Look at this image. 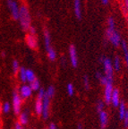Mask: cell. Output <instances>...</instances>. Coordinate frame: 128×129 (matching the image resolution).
Segmentation results:
<instances>
[{
  "label": "cell",
  "mask_w": 128,
  "mask_h": 129,
  "mask_svg": "<svg viewBox=\"0 0 128 129\" xmlns=\"http://www.w3.org/2000/svg\"><path fill=\"white\" fill-rule=\"evenodd\" d=\"M105 39L115 48H119L121 46L123 40L120 32L116 28V20L113 16H109L107 20V28L105 30Z\"/></svg>",
  "instance_id": "6da1fadb"
},
{
  "label": "cell",
  "mask_w": 128,
  "mask_h": 129,
  "mask_svg": "<svg viewBox=\"0 0 128 129\" xmlns=\"http://www.w3.org/2000/svg\"><path fill=\"white\" fill-rule=\"evenodd\" d=\"M18 21L22 30L28 32L30 27L31 26V16H30L29 8L25 5H22L20 6V14H19Z\"/></svg>",
  "instance_id": "7a4b0ae2"
},
{
  "label": "cell",
  "mask_w": 128,
  "mask_h": 129,
  "mask_svg": "<svg viewBox=\"0 0 128 129\" xmlns=\"http://www.w3.org/2000/svg\"><path fill=\"white\" fill-rule=\"evenodd\" d=\"M100 62L102 63L103 69H104V75L108 77L109 81L114 82V67H113V62L109 57L102 56L100 57Z\"/></svg>",
  "instance_id": "3957f363"
},
{
  "label": "cell",
  "mask_w": 128,
  "mask_h": 129,
  "mask_svg": "<svg viewBox=\"0 0 128 129\" xmlns=\"http://www.w3.org/2000/svg\"><path fill=\"white\" fill-rule=\"evenodd\" d=\"M7 7L10 11L13 19L15 21H18L19 14H20V6L18 5V3L16 2V0H8Z\"/></svg>",
  "instance_id": "277c9868"
},
{
  "label": "cell",
  "mask_w": 128,
  "mask_h": 129,
  "mask_svg": "<svg viewBox=\"0 0 128 129\" xmlns=\"http://www.w3.org/2000/svg\"><path fill=\"white\" fill-rule=\"evenodd\" d=\"M69 57H70V62L73 67H78V55H77V50L74 45L71 44L69 46Z\"/></svg>",
  "instance_id": "5b68a950"
},
{
  "label": "cell",
  "mask_w": 128,
  "mask_h": 129,
  "mask_svg": "<svg viewBox=\"0 0 128 129\" xmlns=\"http://www.w3.org/2000/svg\"><path fill=\"white\" fill-rule=\"evenodd\" d=\"M13 107L15 114H19L22 107V97L17 91H14L13 96Z\"/></svg>",
  "instance_id": "8992f818"
},
{
  "label": "cell",
  "mask_w": 128,
  "mask_h": 129,
  "mask_svg": "<svg viewBox=\"0 0 128 129\" xmlns=\"http://www.w3.org/2000/svg\"><path fill=\"white\" fill-rule=\"evenodd\" d=\"M104 88V100L105 102L107 104L111 103V96H112L113 90H114V86H113L112 82H109L105 85Z\"/></svg>",
  "instance_id": "52a82bcc"
},
{
  "label": "cell",
  "mask_w": 128,
  "mask_h": 129,
  "mask_svg": "<svg viewBox=\"0 0 128 129\" xmlns=\"http://www.w3.org/2000/svg\"><path fill=\"white\" fill-rule=\"evenodd\" d=\"M25 42L28 45V47L31 49H37L38 48V39H37L36 35H31L30 33L25 36Z\"/></svg>",
  "instance_id": "ba28073f"
},
{
  "label": "cell",
  "mask_w": 128,
  "mask_h": 129,
  "mask_svg": "<svg viewBox=\"0 0 128 129\" xmlns=\"http://www.w3.org/2000/svg\"><path fill=\"white\" fill-rule=\"evenodd\" d=\"M49 108H50V98L45 93L43 98V109H42V117L44 119H47L49 115Z\"/></svg>",
  "instance_id": "9c48e42d"
},
{
  "label": "cell",
  "mask_w": 128,
  "mask_h": 129,
  "mask_svg": "<svg viewBox=\"0 0 128 129\" xmlns=\"http://www.w3.org/2000/svg\"><path fill=\"white\" fill-rule=\"evenodd\" d=\"M99 117H100V123L101 129H105L108 123V113L103 109L102 111L99 112Z\"/></svg>",
  "instance_id": "30bf717a"
},
{
  "label": "cell",
  "mask_w": 128,
  "mask_h": 129,
  "mask_svg": "<svg viewBox=\"0 0 128 129\" xmlns=\"http://www.w3.org/2000/svg\"><path fill=\"white\" fill-rule=\"evenodd\" d=\"M111 104L116 108H117L120 104V92L118 89L114 88L113 90L112 96H111Z\"/></svg>",
  "instance_id": "8fae6325"
},
{
  "label": "cell",
  "mask_w": 128,
  "mask_h": 129,
  "mask_svg": "<svg viewBox=\"0 0 128 129\" xmlns=\"http://www.w3.org/2000/svg\"><path fill=\"white\" fill-rule=\"evenodd\" d=\"M74 13L78 20L82 19V4L81 0H74Z\"/></svg>",
  "instance_id": "7c38bea8"
},
{
  "label": "cell",
  "mask_w": 128,
  "mask_h": 129,
  "mask_svg": "<svg viewBox=\"0 0 128 129\" xmlns=\"http://www.w3.org/2000/svg\"><path fill=\"white\" fill-rule=\"evenodd\" d=\"M32 90L30 88V85H22L20 88V91H19V94L21 95L22 99H27L28 97H30L31 95Z\"/></svg>",
  "instance_id": "4fadbf2b"
},
{
  "label": "cell",
  "mask_w": 128,
  "mask_h": 129,
  "mask_svg": "<svg viewBox=\"0 0 128 129\" xmlns=\"http://www.w3.org/2000/svg\"><path fill=\"white\" fill-rule=\"evenodd\" d=\"M120 47H121V49H122L123 56H124V64H125V67H127V69H128V44L124 40H123Z\"/></svg>",
  "instance_id": "5bb4252c"
},
{
  "label": "cell",
  "mask_w": 128,
  "mask_h": 129,
  "mask_svg": "<svg viewBox=\"0 0 128 129\" xmlns=\"http://www.w3.org/2000/svg\"><path fill=\"white\" fill-rule=\"evenodd\" d=\"M43 36H44V44L46 49L51 48V35H50V32L48 29H45L44 33H43Z\"/></svg>",
  "instance_id": "9a60e30c"
},
{
  "label": "cell",
  "mask_w": 128,
  "mask_h": 129,
  "mask_svg": "<svg viewBox=\"0 0 128 129\" xmlns=\"http://www.w3.org/2000/svg\"><path fill=\"white\" fill-rule=\"evenodd\" d=\"M42 109H43V98L38 96L35 102V111L38 115H42Z\"/></svg>",
  "instance_id": "2e32d148"
},
{
  "label": "cell",
  "mask_w": 128,
  "mask_h": 129,
  "mask_svg": "<svg viewBox=\"0 0 128 129\" xmlns=\"http://www.w3.org/2000/svg\"><path fill=\"white\" fill-rule=\"evenodd\" d=\"M113 67H114V70L116 72H118V71H120L121 67H122V61H121L120 56H116L113 59Z\"/></svg>",
  "instance_id": "e0dca14e"
},
{
  "label": "cell",
  "mask_w": 128,
  "mask_h": 129,
  "mask_svg": "<svg viewBox=\"0 0 128 129\" xmlns=\"http://www.w3.org/2000/svg\"><path fill=\"white\" fill-rule=\"evenodd\" d=\"M118 108H119V109H118V113H119V118H120V120H123L124 115H125L126 111H127L125 103L123 102V101H121L120 104H119V106H118Z\"/></svg>",
  "instance_id": "ac0fdd59"
},
{
  "label": "cell",
  "mask_w": 128,
  "mask_h": 129,
  "mask_svg": "<svg viewBox=\"0 0 128 129\" xmlns=\"http://www.w3.org/2000/svg\"><path fill=\"white\" fill-rule=\"evenodd\" d=\"M121 10L128 19V0H121Z\"/></svg>",
  "instance_id": "d6986e66"
},
{
  "label": "cell",
  "mask_w": 128,
  "mask_h": 129,
  "mask_svg": "<svg viewBox=\"0 0 128 129\" xmlns=\"http://www.w3.org/2000/svg\"><path fill=\"white\" fill-rule=\"evenodd\" d=\"M26 70H27V69H25L24 67H21L20 70H19V72H18L19 78H20V80L22 81V83H25V82H27Z\"/></svg>",
  "instance_id": "ffe728a7"
},
{
  "label": "cell",
  "mask_w": 128,
  "mask_h": 129,
  "mask_svg": "<svg viewBox=\"0 0 128 129\" xmlns=\"http://www.w3.org/2000/svg\"><path fill=\"white\" fill-rule=\"evenodd\" d=\"M47 54H48V57L49 60L51 61H54L56 60V50H55L54 48L51 47L50 48H48V49H47Z\"/></svg>",
  "instance_id": "44dd1931"
},
{
  "label": "cell",
  "mask_w": 128,
  "mask_h": 129,
  "mask_svg": "<svg viewBox=\"0 0 128 129\" xmlns=\"http://www.w3.org/2000/svg\"><path fill=\"white\" fill-rule=\"evenodd\" d=\"M26 75H27V82H29V83H30V82L34 81L35 79H37L34 72L32 70H30V69H27Z\"/></svg>",
  "instance_id": "7402d4cb"
},
{
  "label": "cell",
  "mask_w": 128,
  "mask_h": 129,
  "mask_svg": "<svg viewBox=\"0 0 128 129\" xmlns=\"http://www.w3.org/2000/svg\"><path fill=\"white\" fill-rule=\"evenodd\" d=\"M30 86L31 88L32 91H38L40 89V82H39L37 79H35L34 81L30 82Z\"/></svg>",
  "instance_id": "603a6c76"
},
{
  "label": "cell",
  "mask_w": 128,
  "mask_h": 129,
  "mask_svg": "<svg viewBox=\"0 0 128 129\" xmlns=\"http://www.w3.org/2000/svg\"><path fill=\"white\" fill-rule=\"evenodd\" d=\"M27 122H28V116H27V114L26 113H22L19 116V123L21 125H26Z\"/></svg>",
  "instance_id": "cb8c5ba5"
},
{
  "label": "cell",
  "mask_w": 128,
  "mask_h": 129,
  "mask_svg": "<svg viewBox=\"0 0 128 129\" xmlns=\"http://www.w3.org/2000/svg\"><path fill=\"white\" fill-rule=\"evenodd\" d=\"M12 68H13V72L14 73V74H17V73L19 72V70H20L21 67L20 64H19V62L17 60H14L12 63Z\"/></svg>",
  "instance_id": "d4e9b609"
},
{
  "label": "cell",
  "mask_w": 128,
  "mask_h": 129,
  "mask_svg": "<svg viewBox=\"0 0 128 129\" xmlns=\"http://www.w3.org/2000/svg\"><path fill=\"white\" fill-rule=\"evenodd\" d=\"M46 94L48 95L49 98H52L53 96L55 95V88L53 86H49L48 88V90H47L46 91Z\"/></svg>",
  "instance_id": "484cf974"
},
{
  "label": "cell",
  "mask_w": 128,
  "mask_h": 129,
  "mask_svg": "<svg viewBox=\"0 0 128 129\" xmlns=\"http://www.w3.org/2000/svg\"><path fill=\"white\" fill-rule=\"evenodd\" d=\"M67 92L68 94L70 95V96H72V95H74V85L72 84V83H68L67 84Z\"/></svg>",
  "instance_id": "4316f807"
},
{
  "label": "cell",
  "mask_w": 128,
  "mask_h": 129,
  "mask_svg": "<svg viewBox=\"0 0 128 129\" xmlns=\"http://www.w3.org/2000/svg\"><path fill=\"white\" fill-rule=\"evenodd\" d=\"M2 109H3V111H4L5 113H8L9 111H10V109H11V106H10V104L8 102H6L4 105H3V108H2Z\"/></svg>",
  "instance_id": "83f0119b"
},
{
  "label": "cell",
  "mask_w": 128,
  "mask_h": 129,
  "mask_svg": "<svg viewBox=\"0 0 128 129\" xmlns=\"http://www.w3.org/2000/svg\"><path fill=\"white\" fill-rule=\"evenodd\" d=\"M103 109H104V103L100 101L97 103V110H98V112H100V111H102Z\"/></svg>",
  "instance_id": "f1b7e54d"
},
{
  "label": "cell",
  "mask_w": 128,
  "mask_h": 129,
  "mask_svg": "<svg viewBox=\"0 0 128 129\" xmlns=\"http://www.w3.org/2000/svg\"><path fill=\"white\" fill-rule=\"evenodd\" d=\"M83 83H84V86H85V88L88 90L89 88H90V83H89V78L87 75H85V76L83 77Z\"/></svg>",
  "instance_id": "f546056e"
},
{
  "label": "cell",
  "mask_w": 128,
  "mask_h": 129,
  "mask_svg": "<svg viewBox=\"0 0 128 129\" xmlns=\"http://www.w3.org/2000/svg\"><path fill=\"white\" fill-rule=\"evenodd\" d=\"M123 121H124V126L125 127V128H127L128 127V110L126 111L125 115H124V118H123Z\"/></svg>",
  "instance_id": "4dcf8cb0"
},
{
  "label": "cell",
  "mask_w": 128,
  "mask_h": 129,
  "mask_svg": "<svg viewBox=\"0 0 128 129\" xmlns=\"http://www.w3.org/2000/svg\"><path fill=\"white\" fill-rule=\"evenodd\" d=\"M28 33H30V34H31V35H36V33H37V31H36V28L34 26H30V29H29V30H28Z\"/></svg>",
  "instance_id": "1f68e13d"
},
{
  "label": "cell",
  "mask_w": 128,
  "mask_h": 129,
  "mask_svg": "<svg viewBox=\"0 0 128 129\" xmlns=\"http://www.w3.org/2000/svg\"><path fill=\"white\" fill-rule=\"evenodd\" d=\"M100 1H101V3L103 5H108V3H109L110 0H100Z\"/></svg>",
  "instance_id": "d6a6232c"
},
{
  "label": "cell",
  "mask_w": 128,
  "mask_h": 129,
  "mask_svg": "<svg viewBox=\"0 0 128 129\" xmlns=\"http://www.w3.org/2000/svg\"><path fill=\"white\" fill-rule=\"evenodd\" d=\"M15 129H22V127L21 126V124L20 123H17L15 125Z\"/></svg>",
  "instance_id": "836d02e7"
},
{
  "label": "cell",
  "mask_w": 128,
  "mask_h": 129,
  "mask_svg": "<svg viewBox=\"0 0 128 129\" xmlns=\"http://www.w3.org/2000/svg\"><path fill=\"white\" fill-rule=\"evenodd\" d=\"M48 129H56V126L55 124H51V125H49V128Z\"/></svg>",
  "instance_id": "e575fe53"
},
{
  "label": "cell",
  "mask_w": 128,
  "mask_h": 129,
  "mask_svg": "<svg viewBox=\"0 0 128 129\" xmlns=\"http://www.w3.org/2000/svg\"><path fill=\"white\" fill-rule=\"evenodd\" d=\"M77 129H82V125H78V127H77Z\"/></svg>",
  "instance_id": "d590c367"
},
{
  "label": "cell",
  "mask_w": 128,
  "mask_h": 129,
  "mask_svg": "<svg viewBox=\"0 0 128 129\" xmlns=\"http://www.w3.org/2000/svg\"><path fill=\"white\" fill-rule=\"evenodd\" d=\"M2 56H3V57H5V56H6V54H5V52H2Z\"/></svg>",
  "instance_id": "8d00e7d4"
},
{
  "label": "cell",
  "mask_w": 128,
  "mask_h": 129,
  "mask_svg": "<svg viewBox=\"0 0 128 129\" xmlns=\"http://www.w3.org/2000/svg\"><path fill=\"white\" fill-rule=\"evenodd\" d=\"M0 129H1V125H0Z\"/></svg>",
  "instance_id": "74e56055"
}]
</instances>
